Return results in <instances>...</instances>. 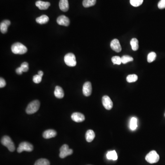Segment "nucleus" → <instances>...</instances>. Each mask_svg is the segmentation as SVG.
I'll use <instances>...</instances> for the list:
<instances>
[{
	"label": "nucleus",
	"instance_id": "f257e3e1",
	"mask_svg": "<svg viewBox=\"0 0 165 165\" xmlns=\"http://www.w3.org/2000/svg\"><path fill=\"white\" fill-rule=\"evenodd\" d=\"M11 50L13 53L15 54H24L28 51V49L25 45L19 42L13 44L11 47Z\"/></svg>",
	"mask_w": 165,
	"mask_h": 165
},
{
	"label": "nucleus",
	"instance_id": "f03ea898",
	"mask_svg": "<svg viewBox=\"0 0 165 165\" xmlns=\"http://www.w3.org/2000/svg\"><path fill=\"white\" fill-rule=\"evenodd\" d=\"M40 102L38 100H35L31 102L28 105L26 109V112L28 114H32L37 112L39 109Z\"/></svg>",
	"mask_w": 165,
	"mask_h": 165
},
{
	"label": "nucleus",
	"instance_id": "7ed1b4c3",
	"mask_svg": "<svg viewBox=\"0 0 165 165\" xmlns=\"http://www.w3.org/2000/svg\"><path fill=\"white\" fill-rule=\"evenodd\" d=\"M1 143L3 146L7 147L8 150L11 152H13L15 150V146L13 142L9 137L4 136L1 139Z\"/></svg>",
	"mask_w": 165,
	"mask_h": 165
},
{
	"label": "nucleus",
	"instance_id": "20e7f679",
	"mask_svg": "<svg viewBox=\"0 0 165 165\" xmlns=\"http://www.w3.org/2000/svg\"><path fill=\"white\" fill-rule=\"evenodd\" d=\"M160 159V156L155 150H152L146 155V160L150 164L157 163Z\"/></svg>",
	"mask_w": 165,
	"mask_h": 165
},
{
	"label": "nucleus",
	"instance_id": "39448f33",
	"mask_svg": "<svg viewBox=\"0 0 165 165\" xmlns=\"http://www.w3.org/2000/svg\"><path fill=\"white\" fill-rule=\"evenodd\" d=\"M64 62L67 66L69 67H74L76 65L77 62L76 57L73 53H68L65 55Z\"/></svg>",
	"mask_w": 165,
	"mask_h": 165
},
{
	"label": "nucleus",
	"instance_id": "423d86ee",
	"mask_svg": "<svg viewBox=\"0 0 165 165\" xmlns=\"http://www.w3.org/2000/svg\"><path fill=\"white\" fill-rule=\"evenodd\" d=\"M33 148L32 144L29 142H23L20 144L17 148V151L18 153H21L24 151L31 152L33 150Z\"/></svg>",
	"mask_w": 165,
	"mask_h": 165
},
{
	"label": "nucleus",
	"instance_id": "0eeeda50",
	"mask_svg": "<svg viewBox=\"0 0 165 165\" xmlns=\"http://www.w3.org/2000/svg\"><path fill=\"white\" fill-rule=\"evenodd\" d=\"M60 152L59 156L60 158H64L67 156L72 155L73 153V150L72 149H70L69 148L68 145L65 144L60 148Z\"/></svg>",
	"mask_w": 165,
	"mask_h": 165
},
{
	"label": "nucleus",
	"instance_id": "6e6552de",
	"mask_svg": "<svg viewBox=\"0 0 165 165\" xmlns=\"http://www.w3.org/2000/svg\"><path fill=\"white\" fill-rule=\"evenodd\" d=\"M102 104L104 108L106 110H110L113 107V102L111 100V98L108 96H104L102 99Z\"/></svg>",
	"mask_w": 165,
	"mask_h": 165
},
{
	"label": "nucleus",
	"instance_id": "1a4fd4ad",
	"mask_svg": "<svg viewBox=\"0 0 165 165\" xmlns=\"http://www.w3.org/2000/svg\"><path fill=\"white\" fill-rule=\"evenodd\" d=\"M92 85L90 82H86L83 87V93L86 96H89L92 93Z\"/></svg>",
	"mask_w": 165,
	"mask_h": 165
},
{
	"label": "nucleus",
	"instance_id": "9d476101",
	"mask_svg": "<svg viewBox=\"0 0 165 165\" xmlns=\"http://www.w3.org/2000/svg\"><path fill=\"white\" fill-rule=\"evenodd\" d=\"M57 22L60 25L68 26L70 24L69 19L65 15H61L57 19Z\"/></svg>",
	"mask_w": 165,
	"mask_h": 165
},
{
	"label": "nucleus",
	"instance_id": "9b49d317",
	"mask_svg": "<svg viewBox=\"0 0 165 165\" xmlns=\"http://www.w3.org/2000/svg\"><path fill=\"white\" fill-rule=\"evenodd\" d=\"M111 48L116 52H120L122 51L121 45L118 39H114L111 42Z\"/></svg>",
	"mask_w": 165,
	"mask_h": 165
},
{
	"label": "nucleus",
	"instance_id": "f8f14e48",
	"mask_svg": "<svg viewBox=\"0 0 165 165\" xmlns=\"http://www.w3.org/2000/svg\"><path fill=\"white\" fill-rule=\"evenodd\" d=\"M71 118L73 121L77 122H81L84 121L85 117L82 113L79 112H74L71 115Z\"/></svg>",
	"mask_w": 165,
	"mask_h": 165
},
{
	"label": "nucleus",
	"instance_id": "ddd939ff",
	"mask_svg": "<svg viewBox=\"0 0 165 165\" xmlns=\"http://www.w3.org/2000/svg\"><path fill=\"white\" fill-rule=\"evenodd\" d=\"M57 132L53 129H48L44 132L43 134V137L45 139H49L55 137L57 135Z\"/></svg>",
	"mask_w": 165,
	"mask_h": 165
},
{
	"label": "nucleus",
	"instance_id": "4468645a",
	"mask_svg": "<svg viewBox=\"0 0 165 165\" xmlns=\"http://www.w3.org/2000/svg\"><path fill=\"white\" fill-rule=\"evenodd\" d=\"M35 5L40 10H46L50 7L51 4L49 2L38 1L35 3Z\"/></svg>",
	"mask_w": 165,
	"mask_h": 165
},
{
	"label": "nucleus",
	"instance_id": "2eb2a0df",
	"mask_svg": "<svg viewBox=\"0 0 165 165\" xmlns=\"http://www.w3.org/2000/svg\"><path fill=\"white\" fill-rule=\"evenodd\" d=\"M59 8L63 12H67L69 9L68 0H60L59 2Z\"/></svg>",
	"mask_w": 165,
	"mask_h": 165
},
{
	"label": "nucleus",
	"instance_id": "dca6fc26",
	"mask_svg": "<svg viewBox=\"0 0 165 165\" xmlns=\"http://www.w3.org/2000/svg\"><path fill=\"white\" fill-rule=\"evenodd\" d=\"M54 95L55 97L58 99H62V98H63L64 93L62 88L59 86L55 87L54 91Z\"/></svg>",
	"mask_w": 165,
	"mask_h": 165
},
{
	"label": "nucleus",
	"instance_id": "f3484780",
	"mask_svg": "<svg viewBox=\"0 0 165 165\" xmlns=\"http://www.w3.org/2000/svg\"><path fill=\"white\" fill-rule=\"evenodd\" d=\"M95 132L92 130H89L86 133V138L88 142H91L95 139Z\"/></svg>",
	"mask_w": 165,
	"mask_h": 165
},
{
	"label": "nucleus",
	"instance_id": "a211bd4d",
	"mask_svg": "<svg viewBox=\"0 0 165 165\" xmlns=\"http://www.w3.org/2000/svg\"><path fill=\"white\" fill-rule=\"evenodd\" d=\"M49 20V18L47 15H42L39 17H37L36 19V21L37 23L39 24H45L47 23Z\"/></svg>",
	"mask_w": 165,
	"mask_h": 165
},
{
	"label": "nucleus",
	"instance_id": "6ab92c4d",
	"mask_svg": "<svg viewBox=\"0 0 165 165\" xmlns=\"http://www.w3.org/2000/svg\"><path fill=\"white\" fill-rule=\"evenodd\" d=\"M106 157L108 160H116L118 159V155L115 150H112L108 152L106 154Z\"/></svg>",
	"mask_w": 165,
	"mask_h": 165
},
{
	"label": "nucleus",
	"instance_id": "aec40b11",
	"mask_svg": "<svg viewBox=\"0 0 165 165\" xmlns=\"http://www.w3.org/2000/svg\"><path fill=\"white\" fill-rule=\"evenodd\" d=\"M130 128L132 131L135 130L138 127L137 119L135 117H133L130 121Z\"/></svg>",
	"mask_w": 165,
	"mask_h": 165
},
{
	"label": "nucleus",
	"instance_id": "412c9836",
	"mask_svg": "<svg viewBox=\"0 0 165 165\" xmlns=\"http://www.w3.org/2000/svg\"><path fill=\"white\" fill-rule=\"evenodd\" d=\"M130 45L133 51H136L139 49V41L137 39H132L130 41Z\"/></svg>",
	"mask_w": 165,
	"mask_h": 165
},
{
	"label": "nucleus",
	"instance_id": "4be33fe9",
	"mask_svg": "<svg viewBox=\"0 0 165 165\" xmlns=\"http://www.w3.org/2000/svg\"><path fill=\"white\" fill-rule=\"evenodd\" d=\"M96 0H84L83 5L84 7H89L96 4Z\"/></svg>",
	"mask_w": 165,
	"mask_h": 165
},
{
	"label": "nucleus",
	"instance_id": "5701e85b",
	"mask_svg": "<svg viewBox=\"0 0 165 165\" xmlns=\"http://www.w3.org/2000/svg\"><path fill=\"white\" fill-rule=\"evenodd\" d=\"M50 163L48 160L44 158L39 159L35 162L34 165H50Z\"/></svg>",
	"mask_w": 165,
	"mask_h": 165
},
{
	"label": "nucleus",
	"instance_id": "b1692460",
	"mask_svg": "<svg viewBox=\"0 0 165 165\" xmlns=\"http://www.w3.org/2000/svg\"><path fill=\"white\" fill-rule=\"evenodd\" d=\"M138 79L137 75L136 74H130L127 77V82L128 83H133V82H135Z\"/></svg>",
	"mask_w": 165,
	"mask_h": 165
},
{
	"label": "nucleus",
	"instance_id": "393cba45",
	"mask_svg": "<svg viewBox=\"0 0 165 165\" xmlns=\"http://www.w3.org/2000/svg\"><path fill=\"white\" fill-rule=\"evenodd\" d=\"M122 63L123 64H126L128 62L133 61L134 58L128 55H123L121 57Z\"/></svg>",
	"mask_w": 165,
	"mask_h": 165
},
{
	"label": "nucleus",
	"instance_id": "a878e982",
	"mask_svg": "<svg viewBox=\"0 0 165 165\" xmlns=\"http://www.w3.org/2000/svg\"><path fill=\"white\" fill-rule=\"evenodd\" d=\"M156 54L154 52H151L148 54L147 57V61L149 63L153 62L156 60Z\"/></svg>",
	"mask_w": 165,
	"mask_h": 165
},
{
	"label": "nucleus",
	"instance_id": "bb28decb",
	"mask_svg": "<svg viewBox=\"0 0 165 165\" xmlns=\"http://www.w3.org/2000/svg\"><path fill=\"white\" fill-rule=\"evenodd\" d=\"M144 0H130V3L134 7H138L142 5Z\"/></svg>",
	"mask_w": 165,
	"mask_h": 165
},
{
	"label": "nucleus",
	"instance_id": "cd10ccee",
	"mask_svg": "<svg viewBox=\"0 0 165 165\" xmlns=\"http://www.w3.org/2000/svg\"><path fill=\"white\" fill-rule=\"evenodd\" d=\"M8 26L6 23L3 21L0 24V30L3 34H6L7 32V29H8Z\"/></svg>",
	"mask_w": 165,
	"mask_h": 165
},
{
	"label": "nucleus",
	"instance_id": "c85d7f7f",
	"mask_svg": "<svg viewBox=\"0 0 165 165\" xmlns=\"http://www.w3.org/2000/svg\"><path fill=\"white\" fill-rule=\"evenodd\" d=\"M112 61L114 64L120 65L122 63L121 58L118 56L112 57Z\"/></svg>",
	"mask_w": 165,
	"mask_h": 165
},
{
	"label": "nucleus",
	"instance_id": "c756f323",
	"mask_svg": "<svg viewBox=\"0 0 165 165\" xmlns=\"http://www.w3.org/2000/svg\"><path fill=\"white\" fill-rule=\"evenodd\" d=\"M21 69L23 72H26L29 70V64L28 62H24L22 63L20 66Z\"/></svg>",
	"mask_w": 165,
	"mask_h": 165
},
{
	"label": "nucleus",
	"instance_id": "7c9ffc66",
	"mask_svg": "<svg viewBox=\"0 0 165 165\" xmlns=\"http://www.w3.org/2000/svg\"><path fill=\"white\" fill-rule=\"evenodd\" d=\"M33 81L35 84H39L41 83L42 80V77L40 76L39 75H35L33 77Z\"/></svg>",
	"mask_w": 165,
	"mask_h": 165
},
{
	"label": "nucleus",
	"instance_id": "2f4dec72",
	"mask_svg": "<svg viewBox=\"0 0 165 165\" xmlns=\"http://www.w3.org/2000/svg\"><path fill=\"white\" fill-rule=\"evenodd\" d=\"M158 7L160 9L165 8V0H160L158 3Z\"/></svg>",
	"mask_w": 165,
	"mask_h": 165
},
{
	"label": "nucleus",
	"instance_id": "473e14b6",
	"mask_svg": "<svg viewBox=\"0 0 165 165\" xmlns=\"http://www.w3.org/2000/svg\"><path fill=\"white\" fill-rule=\"evenodd\" d=\"M6 86V82L5 79L3 77H1L0 79V88H3Z\"/></svg>",
	"mask_w": 165,
	"mask_h": 165
},
{
	"label": "nucleus",
	"instance_id": "72a5a7b5",
	"mask_svg": "<svg viewBox=\"0 0 165 165\" xmlns=\"http://www.w3.org/2000/svg\"><path fill=\"white\" fill-rule=\"evenodd\" d=\"M16 72L18 74H19V75H21L22 74V73H23V71H22V69H21L20 67H18V68H17L16 70Z\"/></svg>",
	"mask_w": 165,
	"mask_h": 165
},
{
	"label": "nucleus",
	"instance_id": "f704fd0d",
	"mask_svg": "<svg viewBox=\"0 0 165 165\" xmlns=\"http://www.w3.org/2000/svg\"><path fill=\"white\" fill-rule=\"evenodd\" d=\"M3 22L6 23L8 27L10 25L11 22L9 20H4Z\"/></svg>",
	"mask_w": 165,
	"mask_h": 165
},
{
	"label": "nucleus",
	"instance_id": "c9c22d12",
	"mask_svg": "<svg viewBox=\"0 0 165 165\" xmlns=\"http://www.w3.org/2000/svg\"><path fill=\"white\" fill-rule=\"evenodd\" d=\"M38 74L39 76H40L42 77L43 75V72H42V71H39L38 72Z\"/></svg>",
	"mask_w": 165,
	"mask_h": 165
}]
</instances>
